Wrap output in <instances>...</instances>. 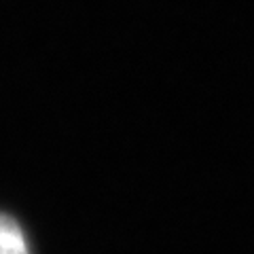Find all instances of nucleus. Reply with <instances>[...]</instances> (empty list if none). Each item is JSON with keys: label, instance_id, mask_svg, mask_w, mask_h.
Here are the masks:
<instances>
[{"label": "nucleus", "instance_id": "f257e3e1", "mask_svg": "<svg viewBox=\"0 0 254 254\" xmlns=\"http://www.w3.org/2000/svg\"><path fill=\"white\" fill-rule=\"evenodd\" d=\"M0 254H30L21 227L6 214H0Z\"/></svg>", "mask_w": 254, "mask_h": 254}]
</instances>
